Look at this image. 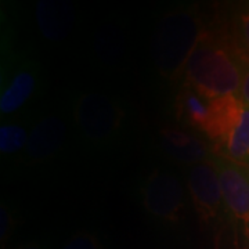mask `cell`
<instances>
[{"instance_id":"6da1fadb","label":"cell","mask_w":249,"mask_h":249,"mask_svg":"<svg viewBox=\"0 0 249 249\" xmlns=\"http://www.w3.org/2000/svg\"><path fill=\"white\" fill-rule=\"evenodd\" d=\"M249 62L226 28L204 29L183 68V86L208 101L240 93Z\"/></svg>"},{"instance_id":"7a4b0ae2","label":"cell","mask_w":249,"mask_h":249,"mask_svg":"<svg viewBox=\"0 0 249 249\" xmlns=\"http://www.w3.org/2000/svg\"><path fill=\"white\" fill-rule=\"evenodd\" d=\"M204 136L216 155L249 168V106L238 94L211 101Z\"/></svg>"},{"instance_id":"3957f363","label":"cell","mask_w":249,"mask_h":249,"mask_svg":"<svg viewBox=\"0 0 249 249\" xmlns=\"http://www.w3.org/2000/svg\"><path fill=\"white\" fill-rule=\"evenodd\" d=\"M204 29L194 10L170 13L163 18L154 40V57L160 73L169 79L181 75L187 58Z\"/></svg>"},{"instance_id":"277c9868","label":"cell","mask_w":249,"mask_h":249,"mask_svg":"<svg viewBox=\"0 0 249 249\" xmlns=\"http://www.w3.org/2000/svg\"><path fill=\"white\" fill-rule=\"evenodd\" d=\"M222 184L227 226L244 249H249V168L214 154L209 160Z\"/></svg>"},{"instance_id":"5b68a950","label":"cell","mask_w":249,"mask_h":249,"mask_svg":"<svg viewBox=\"0 0 249 249\" xmlns=\"http://www.w3.org/2000/svg\"><path fill=\"white\" fill-rule=\"evenodd\" d=\"M142 204L147 213L168 224L180 223L187 214V194L178 176L155 169L140 187Z\"/></svg>"},{"instance_id":"8992f818","label":"cell","mask_w":249,"mask_h":249,"mask_svg":"<svg viewBox=\"0 0 249 249\" xmlns=\"http://www.w3.org/2000/svg\"><path fill=\"white\" fill-rule=\"evenodd\" d=\"M187 191L196 216L204 226L216 230L227 226L220 178L211 162L190 168L187 175Z\"/></svg>"},{"instance_id":"52a82bcc","label":"cell","mask_w":249,"mask_h":249,"mask_svg":"<svg viewBox=\"0 0 249 249\" xmlns=\"http://www.w3.org/2000/svg\"><path fill=\"white\" fill-rule=\"evenodd\" d=\"M0 115L9 118L27 106L42 86V67L24 54L1 71L0 76Z\"/></svg>"},{"instance_id":"ba28073f","label":"cell","mask_w":249,"mask_h":249,"mask_svg":"<svg viewBox=\"0 0 249 249\" xmlns=\"http://www.w3.org/2000/svg\"><path fill=\"white\" fill-rule=\"evenodd\" d=\"M122 109L111 98L97 93L83 94L75 106V118L83 137L93 145H104L115 137Z\"/></svg>"},{"instance_id":"9c48e42d","label":"cell","mask_w":249,"mask_h":249,"mask_svg":"<svg viewBox=\"0 0 249 249\" xmlns=\"http://www.w3.org/2000/svg\"><path fill=\"white\" fill-rule=\"evenodd\" d=\"M160 148L170 160L188 165L190 168L209 162L213 158L212 145L188 130L178 127H163L160 132Z\"/></svg>"},{"instance_id":"30bf717a","label":"cell","mask_w":249,"mask_h":249,"mask_svg":"<svg viewBox=\"0 0 249 249\" xmlns=\"http://www.w3.org/2000/svg\"><path fill=\"white\" fill-rule=\"evenodd\" d=\"M67 136V127L60 116L47 115L31 129L29 139L21 160L28 165H39L53 158L60 151Z\"/></svg>"},{"instance_id":"8fae6325","label":"cell","mask_w":249,"mask_h":249,"mask_svg":"<svg viewBox=\"0 0 249 249\" xmlns=\"http://www.w3.org/2000/svg\"><path fill=\"white\" fill-rule=\"evenodd\" d=\"M36 17L45 37L49 40H61L71 32L73 7L65 1H39Z\"/></svg>"},{"instance_id":"7c38bea8","label":"cell","mask_w":249,"mask_h":249,"mask_svg":"<svg viewBox=\"0 0 249 249\" xmlns=\"http://www.w3.org/2000/svg\"><path fill=\"white\" fill-rule=\"evenodd\" d=\"M178 112L184 124L204 134L211 121V101L183 86L178 97Z\"/></svg>"},{"instance_id":"4fadbf2b","label":"cell","mask_w":249,"mask_h":249,"mask_svg":"<svg viewBox=\"0 0 249 249\" xmlns=\"http://www.w3.org/2000/svg\"><path fill=\"white\" fill-rule=\"evenodd\" d=\"M32 127L22 121H7L0 126V154L1 160H10L24 155Z\"/></svg>"},{"instance_id":"5bb4252c","label":"cell","mask_w":249,"mask_h":249,"mask_svg":"<svg viewBox=\"0 0 249 249\" xmlns=\"http://www.w3.org/2000/svg\"><path fill=\"white\" fill-rule=\"evenodd\" d=\"M226 29L237 49L249 62V3H240L232 7Z\"/></svg>"},{"instance_id":"9a60e30c","label":"cell","mask_w":249,"mask_h":249,"mask_svg":"<svg viewBox=\"0 0 249 249\" xmlns=\"http://www.w3.org/2000/svg\"><path fill=\"white\" fill-rule=\"evenodd\" d=\"M17 224V212L10 204L9 199H1L0 204V238L4 244L9 241L11 232L14 231Z\"/></svg>"},{"instance_id":"2e32d148","label":"cell","mask_w":249,"mask_h":249,"mask_svg":"<svg viewBox=\"0 0 249 249\" xmlns=\"http://www.w3.org/2000/svg\"><path fill=\"white\" fill-rule=\"evenodd\" d=\"M64 249H101L94 235L89 232H80L68 241Z\"/></svg>"},{"instance_id":"e0dca14e","label":"cell","mask_w":249,"mask_h":249,"mask_svg":"<svg viewBox=\"0 0 249 249\" xmlns=\"http://www.w3.org/2000/svg\"><path fill=\"white\" fill-rule=\"evenodd\" d=\"M238 96L244 100L245 104H248L249 106V67L247 68L245 75H244V79H242V83H241Z\"/></svg>"},{"instance_id":"ac0fdd59","label":"cell","mask_w":249,"mask_h":249,"mask_svg":"<svg viewBox=\"0 0 249 249\" xmlns=\"http://www.w3.org/2000/svg\"><path fill=\"white\" fill-rule=\"evenodd\" d=\"M18 249H46L43 247V244H40V242H31V244H27V245H24V247H21V248Z\"/></svg>"}]
</instances>
